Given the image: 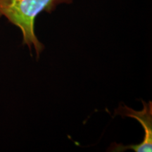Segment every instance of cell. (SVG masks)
Masks as SVG:
<instances>
[{"instance_id": "obj_1", "label": "cell", "mask_w": 152, "mask_h": 152, "mask_svg": "<svg viewBox=\"0 0 152 152\" xmlns=\"http://www.w3.org/2000/svg\"><path fill=\"white\" fill-rule=\"evenodd\" d=\"M73 0H0V16H4L20 28L24 45L31 50L34 47L39 57L44 45L35 33V20L43 11L51 13L61 4H71Z\"/></svg>"}, {"instance_id": "obj_2", "label": "cell", "mask_w": 152, "mask_h": 152, "mask_svg": "<svg viewBox=\"0 0 152 152\" xmlns=\"http://www.w3.org/2000/svg\"><path fill=\"white\" fill-rule=\"evenodd\" d=\"M143 103V109L140 111H134L128 106L121 107V111L123 115L134 118L142 125L144 130L143 141L136 145L123 146L117 144L114 151H123L125 149H133L136 152H151L152 151V103L151 102Z\"/></svg>"}]
</instances>
